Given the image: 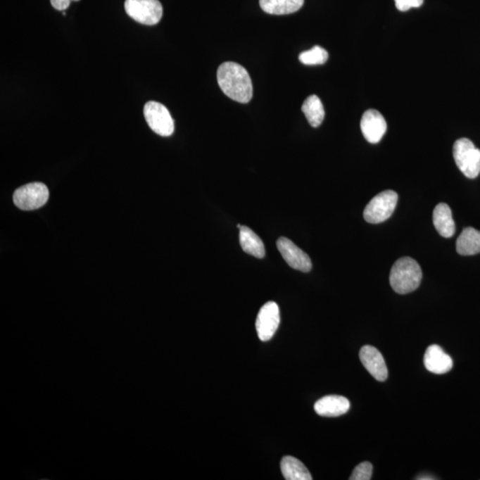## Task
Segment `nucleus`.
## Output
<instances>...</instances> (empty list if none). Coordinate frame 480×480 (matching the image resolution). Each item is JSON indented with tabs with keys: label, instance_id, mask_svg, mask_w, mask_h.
Masks as SVG:
<instances>
[{
	"label": "nucleus",
	"instance_id": "obj_1",
	"mask_svg": "<svg viewBox=\"0 0 480 480\" xmlns=\"http://www.w3.org/2000/svg\"><path fill=\"white\" fill-rule=\"evenodd\" d=\"M217 81L222 92L240 103H248L253 97V84L248 70L239 63L221 64L217 70Z\"/></svg>",
	"mask_w": 480,
	"mask_h": 480
},
{
	"label": "nucleus",
	"instance_id": "obj_2",
	"mask_svg": "<svg viewBox=\"0 0 480 480\" xmlns=\"http://www.w3.org/2000/svg\"><path fill=\"white\" fill-rule=\"evenodd\" d=\"M422 278V272L418 263L411 257H403L392 266L390 284L395 292L405 295L418 289Z\"/></svg>",
	"mask_w": 480,
	"mask_h": 480
},
{
	"label": "nucleus",
	"instance_id": "obj_3",
	"mask_svg": "<svg viewBox=\"0 0 480 480\" xmlns=\"http://www.w3.org/2000/svg\"><path fill=\"white\" fill-rule=\"evenodd\" d=\"M453 154L460 171L469 179L479 177L480 173V150L467 138L455 141Z\"/></svg>",
	"mask_w": 480,
	"mask_h": 480
},
{
	"label": "nucleus",
	"instance_id": "obj_4",
	"mask_svg": "<svg viewBox=\"0 0 480 480\" xmlns=\"http://www.w3.org/2000/svg\"><path fill=\"white\" fill-rule=\"evenodd\" d=\"M398 196L391 190L375 196L364 210V219L372 225L381 224L391 217L397 207Z\"/></svg>",
	"mask_w": 480,
	"mask_h": 480
},
{
	"label": "nucleus",
	"instance_id": "obj_5",
	"mask_svg": "<svg viewBox=\"0 0 480 480\" xmlns=\"http://www.w3.org/2000/svg\"><path fill=\"white\" fill-rule=\"evenodd\" d=\"M49 198V191L42 182H32L22 186L15 191L13 201L17 208L25 211L42 208Z\"/></svg>",
	"mask_w": 480,
	"mask_h": 480
},
{
	"label": "nucleus",
	"instance_id": "obj_6",
	"mask_svg": "<svg viewBox=\"0 0 480 480\" xmlns=\"http://www.w3.org/2000/svg\"><path fill=\"white\" fill-rule=\"evenodd\" d=\"M125 10L132 19L144 25H157L163 15L158 0H126Z\"/></svg>",
	"mask_w": 480,
	"mask_h": 480
},
{
	"label": "nucleus",
	"instance_id": "obj_7",
	"mask_svg": "<svg viewBox=\"0 0 480 480\" xmlns=\"http://www.w3.org/2000/svg\"><path fill=\"white\" fill-rule=\"evenodd\" d=\"M144 113L151 130L161 137L173 134L175 121L168 108L157 101H148L144 106Z\"/></svg>",
	"mask_w": 480,
	"mask_h": 480
},
{
	"label": "nucleus",
	"instance_id": "obj_8",
	"mask_svg": "<svg viewBox=\"0 0 480 480\" xmlns=\"http://www.w3.org/2000/svg\"><path fill=\"white\" fill-rule=\"evenodd\" d=\"M280 323L279 308L278 304L269 302L260 310L257 316L255 327L259 339L268 341L275 334Z\"/></svg>",
	"mask_w": 480,
	"mask_h": 480
},
{
	"label": "nucleus",
	"instance_id": "obj_9",
	"mask_svg": "<svg viewBox=\"0 0 480 480\" xmlns=\"http://www.w3.org/2000/svg\"><path fill=\"white\" fill-rule=\"evenodd\" d=\"M277 248L291 268L302 272H309L312 270V260L292 240L282 236L277 240Z\"/></svg>",
	"mask_w": 480,
	"mask_h": 480
},
{
	"label": "nucleus",
	"instance_id": "obj_10",
	"mask_svg": "<svg viewBox=\"0 0 480 480\" xmlns=\"http://www.w3.org/2000/svg\"><path fill=\"white\" fill-rule=\"evenodd\" d=\"M360 128L365 139L370 144H378L387 130L386 120L379 111L368 110L363 114Z\"/></svg>",
	"mask_w": 480,
	"mask_h": 480
},
{
	"label": "nucleus",
	"instance_id": "obj_11",
	"mask_svg": "<svg viewBox=\"0 0 480 480\" xmlns=\"http://www.w3.org/2000/svg\"><path fill=\"white\" fill-rule=\"evenodd\" d=\"M361 363L372 377L378 381H386L388 368L383 355L379 350L371 346L361 348L360 351Z\"/></svg>",
	"mask_w": 480,
	"mask_h": 480
},
{
	"label": "nucleus",
	"instance_id": "obj_12",
	"mask_svg": "<svg viewBox=\"0 0 480 480\" xmlns=\"http://www.w3.org/2000/svg\"><path fill=\"white\" fill-rule=\"evenodd\" d=\"M350 404L348 398L338 395H329L321 398L314 405V410L320 417H338L350 410Z\"/></svg>",
	"mask_w": 480,
	"mask_h": 480
},
{
	"label": "nucleus",
	"instance_id": "obj_13",
	"mask_svg": "<svg viewBox=\"0 0 480 480\" xmlns=\"http://www.w3.org/2000/svg\"><path fill=\"white\" fill-rule=\"evenodd\" d=\"M424 361L426 370L436 374L448 373L454 366L452 358L436 344L427 348Z\"/></svg>",
	"mask_w": 480,
	"mask_h": 480
},
{
	"label": "nucleus",
	"instance_id": "obj_14",
	"mask_svg": "<svg viewBox=\"0 0 480 480\" xmlns=\"http://www.w3.org/2000/svg\"><path fill=\"white\" fill-rule=\"evenodd\" d=\"M434 225L438 234L444 238H451L455 232V224L452 211L445 203H439L434 211Z\"/></svg>",
	"mask_w": 480,
	"mask_h": 480
},
{
	"label": "nucleus",
	"instance_id": "obj_15",
	"mask_svg": "<svg viewBox=\"0 0 480 480\" xmlns=\"http://www.w3.org/2000/svg\"><path fill=\"white\" fill-rule=\"evenodd\" d=\"M456 251L465 256L480 253V232L472 227L464 229L456 240Z\"/></svg>",
	"mask_w": 480,
	"mask_h": 480
},
{
	"label": "nucleus",
	"instance_id": "obj_16",
	"mask_svg": "<svg viewBox=\"0 0 480 480\" xmlns=\"http://www.w3.org/2000/svg\"><path fill=\"white\" fill-rule=\"evenodd\" d=\"M239 231V242L243 251L256 258H263L265 255V248L259 236L246 226H242Z\"/></svg>",
	"mask_w": 480,
	"mask_h": 480
},
{
	"label": "nucleus",
	"instance_id": "obj_17",
	"mask_svg": "<svg viewBox=\"0 0 480 480\" xmlns=\"http://www.w3.org/2000/svg\"><path fill=\"white\" fill-rule=\"evenodd\" d=\"M284 478L286 480H312L309 469L300 460L287 455L282 460L280 464Z\"/></svg>",
	"mask_w": 480,
	"mask_h": 480
},
{
	"label": "nucleus",
	"instance_id": "obj_18",
	"mask_svg": "<svg viewBox=\"0 0 480 480\" xmlns=\"http://www.w3.org/2000/svg\"><path fill=\"white\" fill-rule=\"evenodd\" d=\"M304 0H260V6L270 15H289L298 11Z\"/></svg>",
	"mask_w": 480,
	"mask_h": 480
},
{
	"label": "nucleus",
	"instance_id": "obj_19",
	"mask_svg": "<svg viewBox=\"0 0 480 480\" xmlns=\"http://www.w3.org/2000/svg\"><path fill=\"white\" fill-rule=\"evenodd\" d=\"M302 110L308 122L313 127H320L324 118V109L322 101L317 96H310L302 106Z\"/></svg>",
	"mask_w": 480,
	"mask_h": 480
},
{
	"label": "nucleus",
	"instance_id": "obj_20",
	"mask_svg": "<svg viewBox=\"0 0 480 480\" xmlns=\"http://www.w3.org/2000/svg\"><path fill=\"white\" fill-rule=\"evenodd\" d=\"M327 59H329V53L320 46L304 51L299 56L300 62L305 65H321V64L326 63Z\"/></svg>",
	"mask_w": 480,
	"mask_h": 480
},
{
	"label": "nucleus",
	"instance_id": "obj_21",
	"mask_svg": "<svg viewBox=\"0 0 480 480\" xmlns=\"http://www.w3.org/2000/svg\"><path fill=\"white\" fill-rule=\"evenodd\" d=\"M373 474V465L370 462H363L355 467L350 480H370Z\"/></svg>",
	"mask_w": 480,
	"mask_h": 480
},
{
	"label": "nucleus",
	"instance_id": "obj_22",
	"mask_svg": "<svg viewBox=\"0 0 480 480\" xmlns=\"http://www.w3.org/2000/svg\"><path fill=\"white\" fill-rule=\"evenodd\" d=\"M396 8L405 12L411 8H417L422 5L424 0H394Z\"/></svg>",
	"mask_w": 480,
	"mask_h": 480
},
{
	"label": "nucleus",
	"instance_id": "obj_23",
	"mask_svg": "<svg viewBox=\"0 0 480 480\" xmlns=\"http://www.w3.org/2000/svg\"><path fill=\"white\" fill-rule=\"evenodd\" d=\"M50 1L51 5L53 6V8L58 10V11H64V10H66L68 8H69L70 2L79 1V0H50Z\"/></svg>",
	"mask_w": 480,
	"mask_h": 480
},
{
	"label": "nucleus",
	"instance_id": "obj_24",
	"mask_svg": "<svg viewBox=\"0 0 480 480\" xmlns=\"http://www.w3.org/2000/svg\"><path fill=\"white\" fill-rule=\"evenodd\" d=\"M417 479H421V480H428V479H436L434 478L432 476H429V475H424V476H419Z\"/></svg>",
	"mask_w": 480,
	"mask_h": 480
},
{
	"label": "nucleus",
	"instance_id": "obj_25",
	"mask_svg": "<svg viewBox=\"0 0 480 480\" xmlns=\"http://www.w3.org/2000/svg\"><path fill=\"white\" fill-rule=\"evenodd\" d=\"M236 227H238V229H241V227H242V225H236Z\"/></svg>",
	"mask_w": 480,
	"mask_h": 480
}]
</instances>
